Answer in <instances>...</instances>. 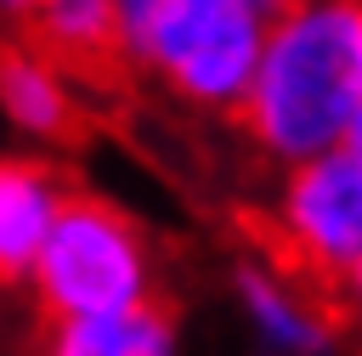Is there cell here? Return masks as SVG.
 Returning <instances> with one entry per match:
<instances>
[{
  "label": "cell",
  "instance_id": "cell-5",
  "mask_svg": "<svg viewBox=\"0 0 362 356\" xmlns=\"http://www.w3.org/2000/svg\"><path fill=\"white\" fill-rule=\"evenodd\" d=\"M232 305L243 316L255 356H334L345 333L334 294L311 288L272 254H249L232 266Z\"/></svg>",
  "mask_w": 362,
  "mask_h": 356
},
{
  "label": "cell",
  "instance_id": "cell-8",
  "mask_svg": "<svg viewBox=\"0 0 362 356\" xmlns=\"http://www.w3.org/2000/svg\"><path fill=\"white\" fill-rule=\"evenodd\" d=\"M40 356H181V328H175V311L153 299L119 316L45 322Z\"/></svg>",
  "mask_w": 362,
  "mask_h": 356
},
{
  "label": "cell",
  "instance_id": "cell-1",
  "mask_svg": "<svg viewBox=\"0 0 362 356\" xmlns=\"http://www.w3.org/2000/svg\"><path fill=\"white\" fill-rule=\"evenodd\" d=\"M232 119L277 170L351 147L362 119V0H283Z\"/></svg>",
  "mask_w": 362,
  "mask_h": 356
},
{
  "label": "cell",
  "instance_id": "cell-3",
  "mask_svg": "<svg viewBox=\"0 0 362 356\" xmlns=\"http://www.w3.org/2000/svg\"><path fill=\"white\" fill-rule=\"evenodd\" d=\"M158 243L147 226L102 192H68L51 237L28 271V294L45 322L74 316H119L158 299Z\"/></svg>",
  "mask_w": 362,
  "mask_h": 356
},
{
  "label": "cell",
  "instance_id": "cell-6",
  "mask_svg": "<svg viewBox=\"0 0 362 356\" xmlns=\"http://www.w3.org/2000/svg\"><path fill=\"white\" fill-rule=\"evenodd\" d=\"M0 119L34 147L68 141L79 130V73L28 45H0Z\"/></svg>",
  "mask_w": 362,
  "mask_h": 356
},
{
  "label": "cell",
  "instance_id": "cell-12",
  "mask_svg": "<svg viewBox=\"0 0 362 356\" xmlns=\"http://www.w3.org/2000/svg\"><path fill=\"white\" fill-rule=\"evenodd\" d=\"M351 147H356V153H362V119H356V130H351Z\"/></svg>",
  "mask_w": 362,
  "mask_h": 356
},
{
  "label": "cell",
  "instance_id": "cell-4",
  "mask_svg": "<svg viewBox=\"0 0 362 356\" xmlns=\"http://www.w3.org/2000/svg\"><path fill=\"white\" fill-rule=\"evenodd\" d=\"M255 226L277 266L334 294L362 260V153L334 147L277 170Z\"/></svg>",
  "mask_w": 362,
  "mask_h": 356
},
{
  "label": "cell",
  "instance_id": "cell-7",
  "mask_svg": "<svg viewBox=\"0 0 362 356\" xmlns=\"http://www.w3.org/2000/svg\"><path fill=\"white\" fill-rule=\"evenodd\" d=\"M68 192L74 186H62V175L45 158L0 153V283H28Z\"/></svg>",
  "mask_w": 362,
  "mask_h": 356
},
{
  "label": "cell",
  "instance_id": "cell-11",
  "mask_svg": "<svg viewBox=\"0 0 362 356\" xmlns=\"http://www.w3.org/2000/svg\"><path fill=\"white\" fill-rule=\"evenodd\" d=\"M40 6H45V0H0V17H11V23H28Z\"/></svg>",
  "mask_w": 362,
  "mask_h": 356
},
{
  "label": "cell",
  "instance_id": "cell-2",
  "mask_svg": "<svg viewBox=\"0 0 362 356\" xmlns=\"http://www.w3.org/2000/svg\"><path fill=\"white\" fill-rule=\"evenodd\" d=\"M124 62L192 113H238L277 0H113Z\"/></svg>",
  "mask_w": 362,
  "mask_h": 356
},
{
  "label": "cell",
  "instance_id": "cell-10",
  "mask_svg": "<svg viewBox=\"0 0 362 356\" xmlns=\"http://www.w3.org/2000/svg\"><path fill=\"white\" fill-rule=\"evenodd\" d=\"M334 311H339V322H345L351 333H362V260H356L351 277L334 288Z\"/></svg>",
  "mask_w": 362,
  "mask_h": 356
},
{
  "label": "cell",
  "instance_id": "cell-13",
  "mask_svg": "<svg viewBox=\"0 0 362 356\" xmlns=\"http://www.w3.org/2000/svg\"><path fill=\"white\" fill-rule=\"evenodd\" d=\"M277 6H283V0H277Z\"/></svg>",
  "mask_w": 362,
  "mask_h": 356
},
{
  "label": "cell",
  "instance_id": "cell-9",
  "mask_svg": "<svg viewBox=\"0 0 362 356\" xmlns=\"http://www.w3.org/2000/svg\"><path fill=\"white\" fill-rule=\"evenodd\" d=\"M28 28H34V45L74 73H102V68L124 62L113 0H45L28 17Z\"/></svg>",
  "mask_w": 362,
  "mask_h": 356
}]
</instances>
